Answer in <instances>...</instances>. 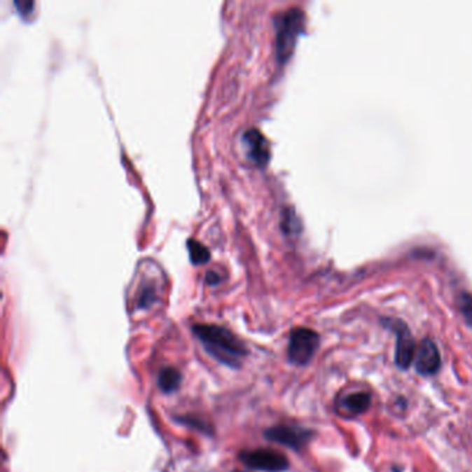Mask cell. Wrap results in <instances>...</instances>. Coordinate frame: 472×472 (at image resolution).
Returning <instances> with one entry per match:
<instances>
[{
	"instance_id": "obj_8",
	"label": "cell",
	"mask_w": 472,
	"mask_h": 472,
	"mask_svg": "<svg viewBox=\"0 0 472 472\" xmlns=\"http://www.w3.org/2000/svg\"><path fill=\"white\" fill-rule=\"evenodd\" d=\"M242 141L247 146L248 158L256 165H266L270 160V146L268 139L256 127H248L242 133Z\"/></svg>"
},
{
	"instance_id": "obj_6",
	"label": "cell",
	"mask_w": 472,
	"mask_h": 472,
	"mask_svg": "<svg viewBox=\"0 0 472 472\" xmlns=\"http://www.w3.org/2000/svg\"><path fill=\"white\" fill-rule=\"evenodd\" d=\"M312 436V431L296 425H276L265 431V438L268 440L287 446L293 450L303 449Z\"/></svg>"
},
{
	"instance_id": "obj_1",
	"label": "cell",
	"mask_w": 472,
	"mask_h": 472,
	"mask_svg": "<svg viewBox=\"0 0 472 472\" xmlns=\"http://www.w3.org/2000/svg\"><path fill=\"white\" fill-rule=\"evenodd\" d=\"M193 331L205 351L228 367L237 368L248 354L242 341L225 327L216 324H195Z\"/></svg>"
},
{
	"instance_id": "obj_11",
	"label": "cell",
	"mask_w": 472,
	"mask_h": 472,
	"mask_svg": "<svg viewBox=\"0 0 472 472\" xmlns=\"http://www.w3.org/2000/svg\"><path fill=\"white\" fill-rule=\"evenodd\" d=\"M187 249L190 252V258L191 262L195 265H202L207 263L211 258V254L208 251V248L198 240L195 238H188L187 240Z\"/></svg>"
},
{
	"instance_id": "obj_15",
	"label": "cell",
	"mask_w": 472,
	"mask_h": 472,
	"mask_svg": "<svg viewBox=\"0 0 472 472\" xmlns=\"http://www.w3.org/2000/svg\"><path fill=\"white\" fill-rule=\"evenodd\" d=\"M207 282L209 284H218L221 282V276L218 273H215L214 270H211V272L207 273Z\"/></svg>"
},
{
	"instance_id": "obj_13",
	"label": "cell",
	"mask_w": 472,
	"mask_h": 472,
	"mask_svg": "<svg viewBox=\"0 0 472 472\" xmlns=\"http://www.w3.org/2000/svg\"><path fill=\"white\" fill-rule=\"evenodd\" d=\"M155 299V291L153 286H143L139 296H137V306L139 307H148Z\"/></svg>"
},
{
	"instance_id": "obj_12",
	"label": "cell",
	"mask_w": 472,
	"mask_h": 472,
	"mask_svg": "<svg viewBox=\"0 0 472 472\" xmlns=\"http://www.w3.org/2000/svg\"><path fill=\"white\" fill-rule=\"evenodd\" d=\"M459 309L466 319L467 324L472 327V294L463 293L459 298Z\"/></svg>"
},
{
	"instance_id": "obj_4",
	"label": "cell",
	"mask_w": 472,
	"mask_h": 472,
	"mask_svg": "<svg viewBox=\"0 0 472 472\" xmlns=\"http://www.w3.org/2000/svg\"><path fill=\"white\" fill-rule=\"evenodd\" d=\"M240 460L251 470L265 472L286 471L290 464L284 454L270 450V449H256L249 452H242Z\"/></svg>"
},
{
	"instance_id": "obj_3",
	"label": "cell",
	"mask_w": 472,
	"mask_h": 472,
	"mask_svg": "<svg viewBox=\"0 0 472 472\" xmlns=\"http://www.w3.org/2000/svg\"><path fill=\"white\" fill-rule=\"evenodd\" d=\"M320 344V337L316 331L305 327H298L290 334L289 360L296 366H306L316 354Z\"/></svg>"
},
{
	"instance_id": "obj_5",
	"label": "cell",
	"mask_w": 472,
	"mask_h": 472,
	"mask_svg": "<svg viewBox=\"0 0 472 472\" xmlns=\"http://www.w3.org/2000/svg\"><path fill=\"white\" fill-rule=\"evenodd\" d=\"M384 324L388 328H391L396 335V351H395L396 366L402 370H408L413 363L417 351L410 330L402 320L396 319H385Z\"/></svg>"
},
{
	"instance_id": "obj_14",
	"label": "cell",
	"mask_w": 472,
	"mask_h": 472,
	"mask_svg": "<svg viewBox=\"0 0 472 472\" xmlns=\"http://www.w3.org/2000/svg\"><path fill=\"white\" fill-rule=\"evenodd\" d=\"M15 6L18 7V10H20L21 14H28L34 8V1H31V0H24V1L15 0Z\"/></svg>"
},
{
	"instance_id": "obj_9",
	"label": "cell",
	"mask_w": 472,
	"mask_h": 472,
	"mask_svg": "<svg viewBox=\"0 0 472 472\" xmlns=\"http://www.w3.org/2000/svg\"><path fill=\"white\" fill-rule=\"evenodd\" d=\"M340 405L352 415L366 413L371 406V395L367 392H356L341 399Z\"/></svg>"
},
{
	"instance_id": "obj_10",
	"label": "cell",
	"mask_w": 472,
	"mask_h": 472,
	"mask_svg": "<svg viewBox=\"0 0 472 472\" xmlns=\"http://www.w3.org/2000/svg\"><path fill=\"white\" fill-rule=\"evenodd\" d=\"M181 374L175 367H165L158 374V387L164 394H172L179 389Z\"/></svg>"
},
{
	"instance_id": "obj_2",
	"label": "cell",
	"mask_w": 472,
	"mask_h": 472,
	"mask_svg": "<svg viewBox=\"0 0 472 472\" xmlns=\"http://www.w3.org/2000/svg\"><path fill=\"white\" fill-rule=\"evenodd\" d=\"M276 50L280 61L290 59L296 39L305 28V13L299 7L286 8L275 15Z\"/></svg>"
},
{
	"instance_id": "obj_7",
	"label": "cell",
	"mask_w": 472,
	"mask_h": 472,
	"mask_svg": "<svg viewBox=\"0 0 472 472\" xmlns=\"http://www.w3.org/2000/svg\"><path fill=\"white\" fill-rule=\"evenodd\" d=\"M440 364H442L440 352L436 344L429 338L422 340L414 356V366L417 373L425 377L433 375L439 371Z\"/></svg>"
}]
</instances>
